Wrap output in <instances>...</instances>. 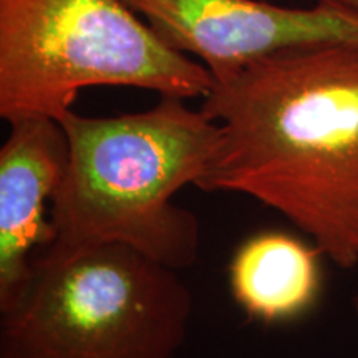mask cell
I'll return each mask as SVG.
<instances>
[{"mask_svg":"<svg viewBox=\"0 0 358 358\" xmlns=\"http://www.w3.org/2000/svg\"><path fill=\"white\" fill-rule=\"evenodd\" d=\"M69 140L53 118L10 123L0 148V313L20 299L32 262L55 239L47 203L69 166Z\"/></svg>","mask_w":358,"mask_h":358,"instance_id":"cell-6","label":"cell"},{"mask_svg":"<svg viewBox=\"0 0 358 358\" xmlns=\"http://www.w3.org/2000/svg\"><path fill=\"white\" fill-rule=\"evenodd\" d=\"M58 123L70 156L50 206L52 244H122L174 271L194 266L199 221L173 198L185 186L198 187L221 127L176 96L116 116L70 110Z\"/></svg>","mask_w":358,"mask_h":358,"instance_id":"cell-2","label":"cell"},{"mask_svg":"<svg viewBox=\"0 0 358 358\" xmlns=\"http://www.w3.org/2000/svg\"><path fill=\"white\" fill-rule=\"evenodd\" d=\"M352 307H353V313H355V317H357V320H358V292L355 294V297H353Z\"/></svg>","mask_w":358,"mask_h":358,"instance_id":"cell-8","label":"cell"},{"mask_svg":"<svg viewBox=\"0 0 358 358\" xmlns=\"http://www.w3.org/2000/svg\"><path fill=\"white\" fill-rule=\"evenodd\" d=\"M179 271L122 244H50L0 313V358H176L192 315Z\"/></svg>","mask_w":358,"mask_h":358,"instance_id":"cell-3","label":"cell"},{"mask_svg":"<svg viewBox=\"0 0 358 358\" xmlns=\"http://www.w3.org/2000/svg\"><path fill=\"white\" fill-rule=\"evenodd\" d=\"M174 50L213 77L303 48L358 47V10L342 0L280 7L262 0H123Z\"/></svg>","mask_w":358,"mask_h":358,"instance_id":"cell-5","label":"cell"},{"mask_svg":"<svg viewBox=\"0 0 358 358\" xmlns=\"http://www.w3.org/2000/svg\"><path fill=\"white\" fill-rule=\"evenodd\" d=\"M221 143L198 187L274 209L340 268L358 266V47L284 52L213 77Z\"/></svg>","mask_w":358,"mask_h":358,"instance_id":"cell-1","label":"cell"},{"mask_svg":"<svg viewBox=\"0 0 358 358\" xmlns=\"http://www.w3.org/2000/svg\"><path fill=\"white\" fill-rule=\"evenodd\" d=\"M320 249L289 232L262 231L248 237L227 267L236 306L264 325L302 319L322 294Z\"/></svg>","mask_w":358,"mask_h":358,"instance_id":"cell-7","label":"cell"},{"mask_svg":"<svg viewBox=\"0 0 358 358\" xmlns=\"http://www.w3.org/2000/svg\"><path fill=\"white\" fill-rule=\"evenodd\" d=\"M90 87L191 100L208 95L213 75L123 0H0L2 120H58Z\"/></svg>","mask_w":358,"mask_h":358,"instance_id":"cell-4","label":"cell"},{"mask_svg":"<svg viewBox=\"0 0 358 358\" xmlns=\"http://www.w3.org/2000/svg\"><path fill=\"white\" fill-rule=\"evenodd\" d=\"M343 3H347V6H350L353 8H357L358 10V0H342Z\"/></svg>","mask_w":358,"mask_h":358,"instance_id":"cell-9","label":"cell"}]
</instances>
